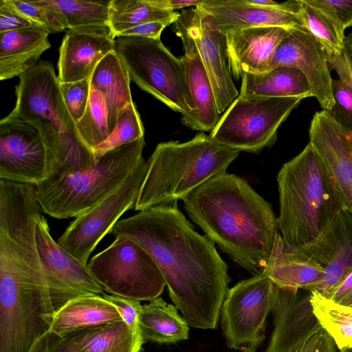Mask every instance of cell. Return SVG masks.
I'll return each instance as SVG.
<instances>
[{"label":"cell","instance_id":"41","mask_svg":"<svg viewBox=\"0 0 352 352\" xmlns=\"http://www.w3.org/2000/svg\"><path fill=\"white\" fill-rule=\"evenodd\" d=\"M331 14L345 30L352 26V0H303Z\"/></svg>","mask_w":352,"mask_h":352},{"label":"cell","instance_id":"33","mask_svg":"<svg viewBox=\"0 0 352 352\" xmlns=\"http://www.w3.org/2000/svg\"><path fill=\"white\" fill-rule=\"evenodd\" d=\"M328 63L338 78L332 80L334 104L327 111L338 124L352 133V60L344 49L340 54L329 53Z\"/></svg>","mask_w":352,"mask_h":352},{"label":"cell","instance_id":"5","mask_svg":"<svg viewBox=\"0 0 352 352\" xmlns=\"http://www.w3.org/2000/svg\"><path fill=\"white\" fill-rule=\"evenodd\" d=\"M241 151L198 133L184 142L168 141L157 145L134 210L170 204L182 200L212 177L224 173Z\"/></svg>","mask_w":352,"mask_h":352},{"label":"cell","instance_id":"47","mask_svg":"<svg viewBox=\"0 0 352 352\" xmlns=\"http://www.w3.org/2000/svg\"><path fill=\"white\" fill-rule=\"evenodd\" d=\"M340 352H352V346L345 347V348L340 350Z\"/></svg>","mask_w":352,"mask_h":352},{"label":"cell","instance_id":"27","mask_svg":"<svg viewBox=\"0 0 352 352\" xmlns=\"http://www.w3.org/2000/svg\"><path fill=\"white\" fill-rule=\"evenodd\" d=\"M129 72L118 54L109 53L97 65L90 78L91 86L103 96L109 110L111 134L120 113L133 103Z\"/></svg>","mask_w":352,"mask_h":352},{"label":"cell","instance_id":"31","mask_svg":"<svg viewBox=\"0 0 352 352\" xmlns=\"http://www.w3.org/2000/svg\"><path fill=\"white\" fill-rule=\"evenodd\" d=\"M179 12L159 7L155 0H111L109 28L113 38L136 25L157 21L175 23Z\"/></svg>","mask_w":352,"mask_h":352},{"label":"cell","instance_id":"18","mask_svg":"<svg viewBox=\"0 0 352 352\" xmlns=\"http://www.w3.org/2000/svg\"><path fill=\"white\" fill-rule=\"evenodd\" d=\"M309 134L345 209L352 213V133L322 110L314 115Z\"/></svg>","mask_w":352,"mask_h":352},{"label":"cell","instance_id":"29","mask_svg":"<svg viewBox=\"0 0 352 352\" xmlns=\"http://www.w3.org/2000/svg\"><path fill=\"white\" fill-rule=\"evenodd\" d=\"M31 1L52 12L65 29L109 28L111 0H35Z\"/></svg>","mask_w":352,"mask_h":352},{"label":"cell","instance_id":"46","mask_svg":"<svg viewBox=\"0 0 352 352\" xmlns=\"http://www.w3.org/2000/svg\"><path fill=\"white\" fill-rule=\"evenodd\" d=\"M344 50L352 60V32L345 36Z\"/></svg>","mask_w":352,"mask_h":352},{"label":"cell","instance_id":"7","mask_svg":"<svg viewBox=\"0 0 352 352\" xmlns=\"http://www.w3.org/2000/svg\"><path fill=\"white\" fill-rule=\"evenodd\" d=\"M115 51L123 60L131 80L142 90L180 113L182 118L195 111L182 62L160 38L118 36Z\"/></svg>","mask_w":352,"mask_h":352},{"label":"cell","instance_id":"12","mask_svg":"<svg viewBox=\"0 0 352 352\" xmlns=\"http://www.w3.org/2000/svg\"><path fill=\"white\" fill-rule=\"evenodd\" d=\"M279 288L272 310L274 328L264 352H338L314 316L309 296Z\"/></svg>","mask_w":352,"mask_h":352},{"label":"cell","instance_id":"38","mask_svg":"<svg viewBox=\"0 0 352 352\" xmlns=\"http://www.w3.org/2000/svg\"><path fill=\"white\" fill-rule=\"evenodd\" d=\"M102 296L118 309L123 321L132 333L138 351L141 352L144 342L140 327V314L142 307L140 302L113 294H104Z\"/></svg>","mask_w":352,"mask_h":352},{"label":"cell","instance_id":"40","mask_svg":"<svg viewBox=\"0 0 352 352\" xmlns=\"http://www.w3.org/2000/svg\"><path fill=\"white\" fill-rule=\"evenodd\" d=\"M40 27L23 14L11 1L0 0V33Z\"/></svg>","mask_w":352,"mask_h":352},{"label":"cell","instance_id":"43","mask_svg":"<svg viewBox=\"0 0 352 352\" xmlns=\"http://www.w3.org/2000/svg\"><path fill=\"white\" fill-rule=\"evenodd\" d=\"M249 3L271 8L296 15L300 18L301 12L300 0H289L278 3L272 0H247Z\"/></svg>","mask_w":352,"mask_h":352},{"label":"cell","instance_id":"44","mask_svg":"<svg viewBox=\"0 0 352 352\" xmlns=\"http://www.w3.org/2000/svg\"><path fill=\"white\" fill-rule=\"evenodd\" d=\"M329 298L342 305H350L351 304L352 272L335 288Z\"/></svg>","mask_w":352,"mask_h":352},{"label":"cell","instance_id":"14","mask_svg":"<svg viewBox=\"0 0 352 352\" xmlns=\"http://www.w3.org/2000/svg\"><path fill=\"white\" fill-rule=\"evenodd\" d=\"M177 20L195 42L221 115L239 94L228 65L225 35L199 6L182 10Z\"/></svg>","mask_w":352,"mask_h":352},{"label":"cell","instance_id":"8","mask_svg":"<svg viewBox=\"0 0 352 352\" xmlns=\"http://www.w3.org/2000/svg\"><path fill=\"white\" fill-rule=\"evenodd\" d=\"M88 267L104 291L137 301H151L163 293L164 276L151 256L138 243L116 236L107 248L94 255Z\"/></svg>","mask_w":352,"mask_h":352},{"label":"cell","instance_id":"28","mask_svg":"<svg viewBox=\"0 0 352 352\" xmlns=\"http://www.w3.org/2000/svg\"><path fill=\"white\" fill-rule=\"evenodd\" d=\"M142 305L140 327L144 342L171 344L189 336L188 324L177 308L158 297Z\"/></svg>","mask_w":352,"mask_h":352},{"label":"cell","instance_id":"26","mask_svg":"<svg viewBox=\"0 0 352 352\" xmlns=\"http://www.w3.org/2000/svg\"><path fill=\"white\" fill-rule=\"evenodd\" d=\"M242 98L314 97L305 76L291 67H278L241 77L239 94Z\"/></svg>","mask_w":352,"mask_h":352},{"label":"cell","instance_id":"20","mask_svg":"<svg viewBox=\"0 0 352 352\" xmlns=\"http://www.w3.org/2000/svg\"><path fill=\"white\" fill-rule=\"evenodd\" d=\"M287 31L278 27H258L225 32L226 54L232 77L239 80L245 74L267 71Z\"/></svg>","mask_w":352,"mask_h":352},{"label":"cell","instance_id":"22","mask_svg":"<svg viewBox=\"0 0 352 352\" xmlns=\"http://www.w3.org/2000/svg\"><path fill=\"white\" fill-rule=\"evenodd\" d=\"M199 6L223 33L228 30L258 27L289 30L302 26L298 16L249 3L247 0H204Z\"/></svg>","mask_w":352,"mask_h":352},{"label":"cell","instance_id":"37","mask_svg":"<svg viewBox=\"0 0 352 352\" xmlns=\"http://www.w3.org/2000/svg\"><path fill=\"white\" fill-rule=\"evenodd\" d=\"M61 94L74 122L84 116L90 97V78L72 82H60Z\"/></svg>","mask_w":352,"mask_h":352},{"label":"cell","instance_id":"23","mask_svg":"<svg viewBox=\"0 0 352 352\" xmlns=\"http://www.w3.org/2000/svg\"><path fill=\"white\" fill-rule=\"evenodd\" d=\"M262 272L280 289L309 292L314 291L322 283L325 274L320 265L288 250L280 233Z\"/></svg>","mask_w":352,"mask_h":352},{"label":"cell","instance_id":"45","mask_svg":"<svg viewBox=\"0 0 352 352\" xmlns=\"http://www.w3.org/2000/svg\"><path fill=\"white\" fill-rule=\"evenodd\" d=\"M204 0H155L157 5L162 9L175 11L176 10L197 7L201 4Z\"/></svg>","mask_w":352,"mask_h":352},{"label":"cell","instance_id":"35","mask_svg":"<svg viewBox=\"0 0 352 352\" xmlns=\"http://www.w3.org/2000/svg\"><path fill=\"white\" fill-rule=\"evenodd\" d=\"M300 18L302 26L311 32L330 54H340L344 49V30L329 13L300 0Z\"/></svg>","mask_w":352,"mask_h":352},{"label":"cell","instance_id":"19","mask_svg":"<svg viewBox=\"0 0 352 352\" xmlns=\"http://www.w3.org/2000/svg\"><path fill=\"white\" fill-rule=\"evenodd\" d=\"M114 50L109 28L68 30L59 48L60 82L90 78L99 63Z\"/></svg>","mask_w":352,"mask_h":352},{"label":"cell","instance_id":"6","mask_svg":"<svg viewBox=\"0 0 352 352\" xmlns=\"http://www.w3.org/2000/svg\"><path fill=\"white\" fill-rule=\"evenodd\" d=\"M144 138L116 147L88 169L60 175L36 186L43 212L56 219L77 217L116 189L143 158Z\"/></svg>","mask_w":352,"mask_h":352},{"label":"cell","instance_id":"16","mask_svg":"<svg viewBox=\"0 0 352 352\" xmlns=\"http://www.w3.org/2000/svg\"><path fill=\"white\" fill-rule=\"evenodd\" d=\"M46 149L29 123L5 117L0 121V179L38 185L44 180Z\"/></svg>","mask_w":352,"mask_h":352},{"label":"cell","instance_id":"9","mask_svg":"<svg viewBox=\"0 0 352 352\" xmlns=\"http://www.w3.org/2000/svg\"><path fill=\"white\" fill-rule=\"evenodd\" d=\"M302 100L237 97L221 115L210 136L230 148L257 153L276 142L279 126Z\"/></svg>","mask_w":352,"mask_h":352},{"label":"cell","instance_id":"10","mask_svg":"<svg viewBox=\"0 0 352 352\" xmlns=\"http://www.w3.org/2000/svg\"><path fill=\"white\" fill-rule=\"evenodd\" d=\"M279 287L263 272L230 288L221 310V327L229 348L256 352L265 338L268 315Z\"/></svg>","mask_w":352,"mask_h":352},{"label":"cell","instance_id":"13","mask_svg":"<svg viewBox=\"0 0 352 352\" xmlns=\"http://www.w3.org/2000/svg\"><path fill=\"white\" fill-rule=\"evenodd\" d=\"M35 233L56 311L73 298L104 294V287L91 274L87 264L80 261L54 241L42 213L36 218Z\"/></svg>","mask_w":352,"mask_h":352},{"label":"cell","instance_id":"36","mask_svg":"<svg viewBox=\"0 0 352 352\" xmlns=\"http://www.w3.org/2000/svg\"><path fill=\"white\" fill-rule=\"evenodd\" d=\"M144 134L140 114L134 103H131L120 113L116 127L109 137L94 149L96 160L109 150L143 138Z\"/></svg>","mask_w":352,"mask_h":352},{"label":"cell","instance_id":"15","mask_svg":"<svg viewBox=\"0 0 352 352\" xmlns=\"http://www.w3.org/2000/svg\"><path fill=\"white\" fill-rule=\"evenodd\" d=\"M329 55L325 47L311 32L298 26L287 30L276 49L268 70L285 66L300 71L310 85L313 96L323 110L329 111L334 104Z\"/></svg>","mask_w":352,"mask_h":352},{"label":"cell","instance_id":"34","mask_svg":"<svg viewBox=\"0 0 352 352\" xmlns=\"http://www.w3.org/2000/svg\"><path fill=\"white\" fill-rule=\"evenodd\" d=\"M76 128L79 137L92 153L111 135L106 101L102 94L91 86L86 111L76 123Z\"/></svg>","mask_w":352,"mask_h":352},{"label":"cell","instance_id":"21","mask_svg":"<svg viewBox=\"0 0 352 352\" xmlns=\"http://www.w3.org/2000/svg\"><path fill=\"white\" fill-rule=\"evenodd\" d=\"M173 30L180 37L184 55L180 57L186 80L195 109L181 118L186 126L196 131H212L221 115L219 113L212 87L197 47L185 28L176 20Z\"/></svg>","mask_w":352,"mask_h":352},{"label":"cell","instance_id":"4","mask_svg":"<svg viewBox=\"0 0 352 352\" xmlns=\"http://www.w3.org/2000/svg\"><path fill=\"white\" fill-rule=\"evenodd\" d=\"M283 241L289 250L314 240L344 206L320 157L309 142L277 175Z\"/></svg>","mask_w":352,"mask_h":352},{"label":"cell","instance_id":"2","mask_svg":"<svg viewBox=\"0 0 352 352\" xmlns=\"http://www.w3.org/2000/svg\"><path fill=\"white\" fill-rule=\"evenodd\" d=\"M182 201L191 220L236 264L255 274L263 270L278 225L271 205L247 180L226 172Z\"/></svg>","mask_w":352,"mask_h":352},{"label":"cell","instance_id":"48","mask_svg":"<svg viewBox=\"0 0 352 352\" xmlns=\"http://www.w3.org/2000/svg\"><path fill=\"white\" fill-rule=\"evenodd\" d=\"M350 306H352V302H351V304L350 305Z\"/></svg>","mask_w":352,"mask_h":352},{"label":"cell","instance_id":"3","mask_svg":"<svg viewBox=\"0 0 352 352\" xmlns=\"http://www.w3.org/2000/svg\"><path fill=\"white\" fill-rule=\"evenodd\" d=\"M19 78L15 106L6 117L39 133L46 149L43 181L93 167L96 160L78 134L52 63L41 60Z\"/></svg>","mask_w":352,"mask_h":352},{"label":"cell","instance_id":"17","mask_svg":"<svg viewBox=\"0 0 352 352\" xmlns=\"http://www.w3.org/2000/svg\"><path fill=\"white\" fill-rule=\"evenodd\" d=\"M289 250L309 257L324 267V280L314 291L329 298L352 272V213L342 210L314 240Z\"/></svg>","mask_w":352,"mask_h":352},{"label":"cell","instance_id":"42","mask_svg":"<svg viewBox=\"0 0 352 352\" xmlns=\"http://www.w3.org/2000/svg\"><path fill=\"white\" fill-rule=\"evenodd\" d=\"M171 23H173L157 21L143 23L123 31L119 36H140L159 39L162 31Z\"/></svg>","mask_w":352,"mask_h":352},{"label":"cell","instance_id":"30","mask_svg":"<svg viewBox=\"0 0 352 352\" xmlns=\"http://www.w3.org/2000/svg\"><path fill=\"white\" fill-rule=\"evenodd\" d=\"M66 337L74 352H139L123 320L80 330Z\"/></svg>","mask_w":352,"mask_h":352},{"label":"cell","instance_id":"1","mask_svg":"<svg viewBox=\"0 0 352 352\" xmlns=\"http://www.w3.org/2000/svg\"><path fill=\"white\" fill-rule=\"evenodd\" d=\"M109 234L129 238L151 256L189 326L217 327L230 282L228 265L214 243L195 230L177 202L121 219Z\"/></svg>","mask_w":352,"mask_h":352},{"label":"cell","instance_id":"32","mask_svg":"<svg viewBox=\"0 0 352 352\" xmlns=\"http://www.w3.org/2000/svg\"><path fill=\"white\" fill-rule=\"evenodd\" d=\"M309 292L312 312L338 349L352 346V306L336 302L316 291Z\"/></svg>","mask_w":352,"mask_h":352},{"label":"cell","instance_id":"11","mask_svg":"<svg viewBox=\"0 0 352 352\" xmlns=\"http://www.w3.org/2000/svg\"><path fill=\"white\" fill-rule=\"evenodd\" d=\"M148 170L142 158L123 182L100 202L78 216L58 240V243L85 264L102 238L121 216L134 208Z\"/></svg>","mask_w":352,"mask_h":352},{"label":"cell","instance_id":"24","mask_svg":"<svg viewBox=\"0 0 352 352\" xmlns=\"http://www.w3.org/2000/svg\"><path fill=\"white\" fill-rule=\"evenodd\" d=\"M50 33L33 27L0 33V79L20 76L34 66L51 47Z\"/></svg>","mask_w":352,"mask_h":352},{"label":"cell","instance_id":"39","mask_svg":"<svg viewBox=\"0 0 352 352\" xmlns=\"http://www.w3.org/2000/svg\"><path fill=\"white\" fill-rule=\"evenodd\" d=\"M12 3L25 16L50 34L58 33L64 25L47 9L33 3L31 1L11 0Z\"/></svg>","mask_w":352,"mask_h":352},{"label":"cell","instance_id":"25","mask_svg":"<svg viewBox=\"0 0 352 352\" xmlns=\"http://www.w3.org/2000/svg\"><path fill=\"white\" fill-rule=\"evenodd\" d=\"M122 320L116 307L102 296H79L56 311L50 333L65 338L80 330Z\"/></svg>","mask_w":352,"mask_h":352}]
</instances>
